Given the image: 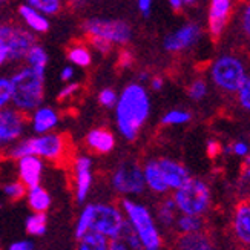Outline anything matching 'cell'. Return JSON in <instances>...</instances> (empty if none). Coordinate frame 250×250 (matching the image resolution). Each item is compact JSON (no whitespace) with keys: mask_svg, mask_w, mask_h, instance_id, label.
Listing matches in <instances>:
<instances>
[{"mask_svg":"<svg viewBox=\"0 0 250 250\" xmlns=\"http://www.w3.org/2000/svg\"><path fill=\"white\" fill-rule=\"evenodd\" d=\"M84 145L88 150L97 155H106L115 149L117 138L107 127H94L84 137Z\"/></svg>","mask_w":250,"mask_h":250,"instance_id":"cell-18","label":"cell"},{"mask_svg":"<svg viewBox=\"0 0 250 250\" xmlns=\"http://www.w3.org/2000/svg\"><path fill=\"white\" fill-rule=\"evenodd\" d=\"M141 166H143L146 189H149L150 192H154L157 195H165L169 192V188L158 165V158H149Z\"/></svg>","mask_w":250,"mask_h":250,"instance_id":"cell-21","label":"cell"},{"mask_svg":"<svg viewBox=\"0 0 250 250\" xmlns=\"http://www.w3.org/2000/svg\"><path fill=\"white\" fill-rule=\"evenodd\" d=\"M26 232L32 236H42L46 232V226H48V218L46 213L42 212H32V215H29L26 218Z\"/></svg>","mask_w":250,"mask_h":250,"instance_id":"cell-31","label":"cell"},{"mask_svg":"<svg viewBox=\"0 0 250 250\" xmlns=\"http://www.w3.org/2000/svg\"><path fill=\"white\" fill-rule=\"evenodd\" d=\"M26 190H28V188L20 180L19 181H9L3 186L5 197L8 200H11V201H19L21 198H25L26 197Z\"/></svg>","mask_w":250,"mask_h":250,"instance_id":"cell-34","label":"cell"},{"mask_svg":"<svg viewBox=\"0 0 250 250\" xmlns=\"http://www.w3.org/2000/svg\"><path fill=\"white\" fill-rule=\"evenodd\" d=\"M9 63V49L5 43L0 40V68Z\"/></svg>","mask_w":250,"mask_h":250,"instance_id":"cell-48","label":"cell"},{"mask_svg":"<svg viewBox=\"0 0 250 250\" xmlns=\"http://www.w3.org/2000/svg\"><path fill=\"white\" fill-rule=\"evenodd\" d=\"M198 2H200V0H167L170 9L175 11V13H183L184 9L193 8Z\"/></svg>","mask_w":250,"mask_h":250,"instance_id":"cell-41","label":"cell"},{"mask_svg":"<svg viewBox=\"0 0 250 250\" xmlns=\"http://www.w3.org/2000/svg\"><path fill=\"white\" fill-rule=\"evenodd\" d=\"M23 62L32 69H36L39 72H46L48 63H49V56H48L46 49L43 48L40 43H36V45H32L29 48V51L26 52Z\"/></svg>","mask_w":250,"mask_h":250,"instance_id":"cell-27","label":"cell"},{"mask_svg":"<svg viewBox=\"0 0 250 250\" xmlns=\"http://www.w3.org/2000/svg\"><path fill=\"white\" fill-rule=\"evenodd\" d=\"M109 238L104 235L89 230L79 238V250H107Z\"/></svg>","mask_w":250,"mask_h":250,"instance_id":"cell-28","label":"cell"},{"mask_svg":"<svg viewBox=\"0 0 250 250\" xmlns=\"http://www.w3.org/2000/svg\"><path fill=\"white\" fill-rule=\"evenodd\" d=\"M5 157L9 160H19L25 155H36L43 161L62 163L68 160L71 154V143L68 135L60 132H46L34 137H21L13 145L5 147Z\"/></svg>","mask_w":250,"mask_h":250,"instance_id":"cell-2","label":"cell"},{"mask_svg":"<svg viewBox=\"0 0 250 250\" xmlns=\"http://www.w3.org/2000/svg\"><path fill=\"white\" fill-rule=\"evenodd\" d=\"M26 200H28V206L31 208L32 212H42V213L48 212V209L51 208V201H52L49 192L45 188H42L40 184L28 188Z\"/></svg>","mask_w":250,"mask_h":250,"instance_id":"cell-24","label":"cell"},{"mask_svg":"<svg viewBox=\"0 0 250 250\" xmlns=\"http://www.w3.org/2000/svg\"><path fill=\"white\" fill-rule=\"evenodd\" d=\"M75 66H72V64H66L64 68H62L60 71V80L68 83V82H72L74 80V75H75Z\"/></svg>","mask_w":250,"mask_h":250,"instance_id":"cell-43","label":"cell"},{"mask_svg":"<svg viewBox=\"0 0 250 250\" xmlns=\"http://www.w3.org/2000/svg\"><path fill=\"white\" fill-rule=\"evenodd\" d=\"M82 89V83L80 82H68L66 84L63 86V88L59 91L57 94V100L59 102H68V100H72L75 99V95H77Z\"/></svg>","mask_w":250,"mask_h":250,"instance_id":"cell-35","label":"cell"},{"mask_svg":"<svg viewBox=\"0 0 250 250\" xmlns=\"http://www.w3.org/2000/svg\"><path fill=\"white\" fill-rule=\"evenodd\" d=\"M118 62H120V64L126 69V68H130V66H132L134 57H132V54H130L129 51L123 49V51L120 52V59H118Z\"/></svg>","mask_w":250,"mask_h":250,"instance_id":"cell-46","label":"cell"},{"mask_svg":"<svg viewBox=\"0 0 250 250\" xmlns=\"http://www.w3.org/2000/svg\"><path fill=\"white\" fill-rule=\"evenodd\" d=\"M66 2H69V0H63V3H66Z\"/></svg>","mask_w":250,"mask_h":250,"instance_id":"cell-52","label":"cell"},{"mask_svg":"<svg viewBox=\"0 0 250 250\" xmlns=\"http://www.w3.org/2000/svg\"><path fill=\"white\" fill-rule=\"evenodd\" d=\"M232 230L235 240L246 249L250 247V201L243 200L235 206L232 216Z\"/></svg>","mask_w":250,"mask_h":250,"instance_id":"cell-16","label":"cell"},{"mask_svg":"<svg viewBox=\"0 0 250 250\" xmlns=\"http://www.w3.org/2000/svg\"><path fill=\"white\" fill-rule=\"evenodd\" d=\"M152 3H154V0H137V6L140 9V13L143 14L145 17H147L150 14Z\"/></svg>","mask_w":250,"mask_h":250,"instance_id":"cell-47","label":"cell"},{"mask_svg":"<svg viewBox=\"0 0 250 250\" xmlns=\"http://www.w3.org/2000/svg\"><path fill=\"white\" fill-rule=\"evenodd\" d=\"M209 94V84L204 79H193L188 86V95L193 102H201L204 100Z\"/></svg>","mask_w":250,"mask_h":250,"instance_id":"cell-33","label":"cell"},{"mask_svg":"<svg viewBox=\"0 0 250 250\" xmlns=\"http://www.w3.org/2000/svg\"><path fill=\"white\" fill-rule=\"evenodd\" d=\"M158 165H160V169L163 172V177H165V181L167 184L169 190L178 189L190 178L189 169L172 158H166V157L158 158Z\"/></svg>","mask_w":250,"mask_h":250,"instance_id":"cell-20","label":"cell"},{"mask_svg":"<svg viewBox=\"0 0 250 250\" xmlns=\"http://www.w3.org/2000/svg\"><path fill=\"white\" fill-rule=\"evenodd\" d=\"M177 213H178V209H177V204L173 201L172 197H167V198H163L160 201V204L157 206V220L163 227H172L175 224V220H177Z\"/></svg>","mask_w":250,"mask_h":250,"instance_id":"cell-26","label":"cell"},{"mask_svg":"<svg viewBox=\"0 0 250 250\" xmlns=\"http://www.w3.org/2000/svg\"><path fill=\"white\" fill-rule=\"evenodd\" d=\"M9 250H34V246L29 241H17L9 246Z\"/></svg>","mask_w":250,"mask_h":250,"instance_id":"cell-49","label":"cell"},{"mask_svg":"<svg viewBox=\"0 0 250 250\" xmlns=\"http://www.w3.org/2000/svg\"><path fill=\"white\" fill-rule=\"evenodd\" d=\"M249 201H250V197H249Z\"/></svg>","mask_w":250,"mask_h":250,"instance_id":"cell-54","label":"cell"},{"mask_svg":"<svg viewBox=\"0 0 250 250\" xmlns=\"http://www.w3.org/2000/svg\"><path fill=\"white\" fill-rule=\"evenodd\" d=\"M203 37V28L197 21H188L163 39V49L170 54L184 52L193 48Z\"/></svg>","mask_w":250,"mask_h":250,"instance_id":"cell-12","label":"cell"},{"mask_svg":"<svg viewBox=\"0 0 250 250\" xmlns=\"http://www.w3.org/2000/svg\"><path fill=\"white\" fill-rule=\"evenodd\" d=\"M11 94L9 77H0V109L11 106Z\"/></svg>","mask_w":250,"mask_h":250,"instance_id":"cell-39","label":"cell"},{"mask_svg":"<svg viewBox=\"0 0 250 250\" xmlns=\"http://www.w3.org/2000/svg\"><path fill=\"white\" fill-rule=\"evenodd\" d=\"M221 150H223V147H221V145L216 140H209L208 141V155L210 158H215Z\"/></svg>","mask_w":250,"mask_h":250,"instance_id":"cell-44","label":"cell"},{"mask_svg":"<svg viewBox=\"0 0 250 250\" xmlns=\"http://www.w3.org/2000/svg\"><path fill=\"white\" fill-rule=\"evenodd\" d=\"M107 250H145V247L141 246L137 235L134 233V230L130 229V226L126 221L123 230L115 238L109 240V247H107Z\"/></svg>","mask_w":250,"mask_h":250,"instance_id":"cell-23","label":"cell"},{"mask_svg":"<svg viewBox=\"0 0 250 250\" xmlns=\"http://www.w3.org/2000/svg\"><path fill=\"white\" fill-rule=\"evenodd\" d=\"M241 31H243V34L250 40V2L243 9V14H241Z\"/></svg>","mask_w":250,"mask_h":250,"instance_id":"cell-42","label":"cell"},{"mask_svg":"<svg viewBox=\"0 0 250 250\" xmlns=\"http://www.w3.org/2000/svg\"><path fill=\"white\" fill-rule=\"evenodd\" d=\"M17 16L26 29H29L32 34L36 36H42V34H46L51 28L49 23V17L45 16L40 11H37L36 8H32L26 3H21L17 8Z\"/></svg>","mask_w":250,"mask_h":250,"instance_id":"cell-19","label":"cell"},{"mask_svg":"<svg viewBox=\"0 0 250 250\" xmlns=\"http://www.w3.org/2000/svg\"><path fill=\"white\" fill-rule=\"evenodd\" d=\"M43 170H45V161L36 155H25L17 160L19 180L26 188H32L40 184Z\"/></svg>","mask_w":250,"mask_h":250,"instance_id":"cell-17","label":"cell"},{"mask_svg":"<svg viewBox=\"0 0 250 250\" xmlns=\"http://www.w3.org/2000/svg\"><path fill=\"white\" fill-rule=\"evenodd\" d=\"M28 115L13 106L0 109V149H5L25 135Z\"/></svg>","mask_w":250,"mask_h":250,"instance_id":"cell-11","label":"cell"},{"mask_svg":"<svg viewBox=\"0 0 250 250\" xmlns=\"http://www.w3.org/2000/svg\"><path fill=\"white\" fill-rule=\"evenodd\" d=\"M80 29L84 37H102L111 42L114 46H126L134 37V31L126 20L89 17L82 21Z\"/></svg>","mask_w":250,"mask_h":250,"instance_id":"cell-8","label":"cell"},{"mask_svg":"<svg viewBox=\"0 0 250 250\" xmlns=\"http://www.w3.org/2000/svg\"><path fill=\"white\" fill-rule=\"evenodd\" d=\"M232 0H210L208 11V31L213 40H218L229 23Z\"/></svg>","mask_w":250,"mask_h":250,"instance_id":"cell-14","label":"cell"},{"mask_svg":"<svg viewBox=\"0 0 250 250\" xmlns=\"http://www.w3.org/2000/svg\"><path fill=\"white\" fill-rule=\"evenodd\" d=\"M149 86L152 91H161L163 86H165V79L161 77V75H152V77L149 79Z\"/></svg>","mask_w":250,"mask_h":250,"instance_id":"cell-45","label":"cell"},{"mask_svg":"<svg viewBox=\"0 0 250 250\" xmlns=\"http://www.w3.org/2000/svg\"><path fill=\"white\" fill-rule=\"evenodd\" d=\"M111 188L123 197H138L146 190L143 166L135 160H123L111 173Z\"/></svg>","mask_w":250,"mask_h":250,"instance_id":"cell-9","label":"cell"},{"mask_svg":"<svg viewBox=\"0 0 250 250\" xmlns=\"http://www.w3.org/2000/svg\"><path fill=\"white\" fill-rule=\"evenodd\" d=\"M88 39V43H89V48L97 51L102 56H107V54H111L112 49H114V45L111 42H107L102 37H86Z\"/></svg>","mask_w":250,"mask_h":250,"instance_id":"cell-38","label":"cell"},{"mask_svg":"<svg viewBox=\"0 0 250 250\" xmlns=\"http://www.w3.org/2000/svg\"><path fill=\"white\" fill-rule=\"evenodd\" d=\"M246 250H250V247H249V249H246Z\"/></svg>","mask_w":250,"mask_h":250,"instance_id":"cell-53","label":"cell"},{"mask_svg":"<svg viewBox=\"0 0 250 250\" xmlns=\"http://www.w3.org/2000/svg\"><path fill=\"white\" fill-rule=\"evenodd\" d=\"M92 158L89 155H77L72 161L74 167V195L77 203H84L92 188Z\"/></svg>","mask_w":250,"mask_h":250,"instance_id":"cell-13","label":"cell"},{"mask_svg":"<svg viewBox=\"0 0 250 250\" xmlns=\"http://www.w3.org/2000/svg\"><path fill=\"white\" fill-rule=\"evenodd\" d=\"M125 226L126 218L122 208L109 203H89L79 216L74 235L79 240L86 232L94 230L112 240L123 230Z\"/></svg>","mask_w":250,"mask_h":250,"instance_id":"cell-3","label":"cell"},{"mask_svg":"<svg viewBox=\"0 0 250 250\" xmlns=\"http://www.w3.org/2000/svg\"><path fill=\"white\" fill-rule=\"evenodd\" d=\"M59 123H60V114L57 112L56 107L48 104H40L37 109H34L28 115V125L31 126V130L36 135L56 130Z\"/></svg>","mask_w":250,"mask_h":250,"instance_id":"cell-15","label":"cell"},{"mask_svg":"<svg viewBox=\"0 0 250 250\" xmlns=\"http://www.w3.org/2000/svg\"><path fill=\"white\" fill-rule=\"evenodd\" d=\"M120 208L125 213L127 224L137 235L145 250H160L163 246V238L154 215L146 206L135 200L123 198Z\"/></svg>","mask_w":250,"mask_h":250,"instance_id":"cell-5","label":"cell"},{"mask_svg":"<svg viewBox=\"0 0 250 250\" xmlns=\"http://www.w3.org/2000/svg\"><path fill=\"white\" fill-rule=\"evenodd\" d=\"M175 229L181 233H193V232H201L204 229V220L203 216L198 215H186L181 213L175 220Z\"/></svg>","mask_w":250,"mask_h":250,"instance_id":"cell-29","label":"cell"},{"mask_svg":"<svg viewBox=\"0 0 250 250\" xmlns=\"http://www.w3.org/2000/svg\"><path fill=\"white\" fill-rule=\"evenodd\" d=\"M247 66L235 54H223L210 64L209 77L216 89L226 94H235L247 77Z\"/></svg>","mask_w":250,"mask_h":250,"instance_id":"cell-6","label":"cell"},{"mask_svg":"<svg viewBox=\"0 0 250 250\" xmlns=\"http://www.w3.org/2000/svg\"><path fill=\"white\" fill-rule=\"evenodd\" d=\"M0 40L9 49V63H20L25 60L29 48L37 43V36L23 25L0 17Z\"/></svg>","mask_w":250,"mask_h":250,"instance_id":"cell-10","label":"cell"},{"mask_svg":"<svg viewBox=\"0 0 250 250\" xmlns=\"http://www.w3.org/2000/svg\"><path fill=\"white\" fill-rule=\"evenodd\" d=\"M117 99H118V94L112 88H103L99 92V95H97V100H99L100 106H103L104 109H114Z\"/></svg>","mask_w":250,"mask_h":250,"instance_id":"cell-37","label":"cell"},{"mask_svg":"<svg viewBox=\"0 0 250 250\" xmlns=\"http://www.w3.org/2000/svg\"><path fill=\"white\" fill-rule=\"evenodd\" d=\"M46 72H39L28 64L20 66L9 77L11 83V106L29 115L45 100Z\"/></svg>","mask_w":250,"mask_h":250,"instance_id":"cell-4","label":"cell"},{"mask_svg":"<svg viewBox=\"0 0 250 250\" xmlns=\"http://www.w3.org/2000/svg\"><path fill=\"white\" fill-rule=\"evenodd\" d=\"M149 79H150V75H149V72H146V71H141L140 74H138V83H146V82H149Z\"/></svg>","mask_w":250,"mask_h":250,"instance_id":"cell-50","label":"cell"},{"mask_svg":"<svg viewBox=\"0 0 250 250\" xmlns=\"http://www.w3.org/2000/svg\"><path fill=\"white\" fill-rule=\"evenodd\" d=\"M192 120V114L186 109H170L161 117L163 126H183Z\"/></svg>","mask_w":250,"mask_h":250,"instance_id":"cell-32","label":"cell"},{"mask_svg":"<svg viewBox=\"0 0 250 250\" xmlns=\"http://www.w3.org/2000/svg\"><path fill=\"white\" fill-rule=\"evenodd\" d=\"M23 3L36 8L37 11H40V13H43L48 17L57 16L64 8L63 0H23Z\"/></svg>","mask_w":250,"mask_h":250,"instance_id":"cell-30","label":"cell"},{"mask_svg":"<svg viewBox=\"0 0 250 250\" xmlns=\"http://www.w3.org/2000/svg\"><path fill=\"white\" fill-rule=\"evenodd\" d=\"M172 198L180 213L203 216L212 204V192L206 181L190 177L183 186L173 190Z\"/></svg>","mask_w":250,"mask_h":250,"instance_id":"cell-7","label":"cell"},{"mask_svg":"<svg viewBox=\"0 0 250 250\" xmlns=\"http://www.w3.org/2000/svg\"><path fill=\"white\" fill-rule=\"evenodd\" d=\"M66 59L77 68H89L92 64V51L86 43H72L66 49Z\"/></svg>","mask_w":250,"mask_h":250,"instance_id":"cell-25","label":"cell"},{"mask_svg":"<svg viewBox=\"0 0 250 250\" xmlns=\"http://www.w3.org/2000/svg\"><path fill=\"white\" fill-rule=\"evenodd\" d=\"M226 152H230V154H233L236 157L246 158L250 154V145L244 140H236L232 145H229L226 147Z\"/></svg>","mask_w":250,"mask_h":250,"instance_id":"cell-40","label":"cell"},{"mask_svg":"<svg viewBox=\"0 0 250 250\" xmlns=\"http://www.w3.org/2000/svg\"><path fill=\"white\" fill-rule=\"evenodd\" d=\"M178 250H216L212 238L201 232L193 233H181L177 241Z\"/></svg>","mask_w":250,"mask_h":250,"instance_id":"cell-22","label":"cell"},{"mask_svg":"<svg viewBox=\"0 0 250 250\" xmlns=\"http://www.w3.org/2000/svg\"><path fill=\"white\" fill-rule=\"evenodd\" d=\"M9 3V0H0V9H2L3 6H6Z\"/></svg>","mask_w":250,"mask_h":250,"instance_id":"cell-51","label":"cell"},{"mask_svg":"<svg viewBox=\"0 0 250 250\" xmlns=\"http://www.w3.org/2000/svg\"><path fill=\"white\" fill-rule=\"evenodd\" d=\"M150 115V97L143 83L130 82L114 106L115 127L126 141H135Z\"/></svg>","mask_w":250,"mask_h":250,"instance_id":"cell-1","label":"cell"},{"mask_svg":"<svg viewBox=\"0 0 250 250\" xmlns=\"http://www.w3.org/2000/svg\"><path fill=\"white\" fill-rule=\"evenodd\" d=\"M235 94L238 95V103H240V106L244 111L250 112V75H247L246 80L243 82V84L238 88Z\"/></svg>","mask_w":250,"mask_h":250,"instance_id":"cell-36","label":"cell"}]
</instances>
